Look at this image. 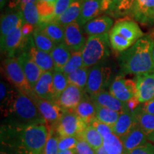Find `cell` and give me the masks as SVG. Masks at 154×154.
Segmentation results:
<instances>
[{"label": "cell", "instance_id": "1", "mask_svg": "<svg viewBox=\"0 0 154 154\" xmlns=\"http://www.w3.org/2000/svg\"><path fill=\"white\" fill-rule=\"evenodd\" d=\"M48 136L49 129L45 124L2 128V140H7L2 143H9L16 154H44Z\"/></svg>", "mask_w": 154, "mask_h": 154}, {"label": "cell", "instance_id": "2", "mask_svg": "<svg viewBox=\"0 0 154 154\" xmlns=\"http://www.w3.org/2000/svg\"><path fill=\"white\" fill-rule=\"evenodd\" d=\"M153 39L151 35L143 36L131 47L120 53L119 63L121 74L138 76L154 72L152 57Z\"/></svg>", "mask_w": 154, "mask_h": 154}, {"label": "cell", "instance_id": "3", "mask_svg": "<svg viewBox=\"0 0 154 154\" xmlns=\"http://www.w3.org/2000/svg\"><path fill=\"white\" fill-rule=\"evenodd\" d=\"M6 119H9L7 126L17 128H24L33 125H46L45 121L34 102L20 91H19Z\"/></svg>", "mask_w": 154, "mask_h": 154}, {"label": "cell", "instance_id": "4", "mask_svg": "<svg viewBox=\"0 0 154 154\" xmlns=\"http://www.w3.org/2000/svg\"><path fill=\"white\" fill-rule=\"evenodd\" d=\"M143 36L138 24L131 19H119L109 33L111 49L119 54L131 47Z\"/></svg>", "mask_w": 154, "mask_h": 154}, {"label": "cell", "instance_id": "5", "mask_svg": "<svg viewBox=\"0 0 154 154\" xmlns=\"http://www.w3.org/2000/svg\"><path fill=\"white\" fill-rule=\"evenodd\" d=\"M111 49L109 33L88 36L82 51L84 66L89 69L103 62L111 55Z\"/></svg>", "mask_w": 154, "mask_h": 154}, {"label": "cell", "instance_id": "6", "mask_svg": "<svg viewBox=\"0 0 154 154\" xmlns=\"http://www.w3.org/2000/svg\"><path fill=\"white\" fill-rule=\"evenodd\" d=\"M3 69L6 78L14 87L30 98L36 95L29 84L17 57H7L4 61Z\"/></svg>", "mask_w": 154, "mask_h": 154}, {"label": "cell", "instance_id": "7", "mask_svg": "<svg viewBox=\"0 0 154 154\" xmlns=\"http://www.w3.org/2000/svg\"><path fill=\"white\" fill-rule=\"evenodd\" d=\"M112 69L101 62L88 69L87 85L85 91L90 96L105 91L112 82Z\"/></svg>", "mask_w": 154, "mask_h": 154}, {"label": "cell", "instance_id": "8", "mask_svg": "<svg viewBox=\"0 0 154 154\" xmlns=\"http://www.w3.org/2000/svg\"><path fill=\"white\" fill-rule=\"evenodd\" d=\"M87 126L88 125L74 111H66L55 129L59 137L78 136Z\"/></svg>", "mask_w": 154, "mask_h": 154}, {"label": "cell", "instance_id": "9", "mask_svg": "<svg viewBox=\"0 0 154 154\" xmlns=\"http://www.w3.org/2000/svg\"><path fill=\"white\" fill-rule=\"evenodd\" d=\"M31 99L37 106L38 111L45 121L46 126H47L48 129L55 128L66 111L63 110L60 106L54 101L40 99L36 95Z\"/></svg>", "mask_w": 154, "mask_h": 154}, {"label": "cell", "instance_id": "10", "mask_svg": "<svg viewBox=\"0 0 154 154\" xmlns=\"http://www.w3.org/2000/svg\"><path fill=\"white\" fill-rule=\"evenodd\" d=\"M109 92L121 101L126 103L136 96V82L134 79H126L124 75H118L111 82Z\"/></svg>", "mask_w": 154, "mask_h": 154}, {"label": "cell", "instance_id": "11", "mask_svg": "<svg viewBox=\"0 0 154 154\" xmlns=\"http://www.w3.org/2000/svg\"><path fill=\"white\" fill-rule=\"evenodd\" d=\"M22 51L27 52L43 72H54L55 70V65L52 57L49 53L40 51L35 47L32 36L25 41Z\"/></svg>", "mask_w": 154, "mask_h": 154}, {"label": "cell", "instance_id": "12", "mask_svg": "<svg viewBox=\"0 0 154 154\" xmlns=\"http://www.w3.org/2000/svg\"><path fill=\"white\" fill-rule=\"evenodd\" d=\"M86 93L85 90L72 84H69L66 89L58 97L56 103L60 106L63 110L73 111L84 99Z\"/></svg>", "mask_w": 154, "mask_h": 154}, {"label": "cell", "instance_id": "13", "mask_svg": "<svg viewBox=\"0 0 154 154\" xmlns=\"http://www.w3.org/2000/svg\"><path fill=\"white\" fill-rule=\"evenodd\" d=\"M24 23H21L11 31L3 43L1 44V52L7 54V57H15L17 51L20 52L24 47V39L22 32V26Z\"/></svg>", "mask_w": 154, "mask_h": 154}, {"label": "cell", "instance_id": "14", "mask_svg": "<svg viewBox=\"0 0 154 154\" xmlns=\"http://www.w3.org/2000/svg\"><path fill=\"white\" fill-rule=\"evenodd\" d=\"M136 97L140 103L154 99V72L136 76Z\"/></svg>", "mask_w": 154, "mask_h": 154}, {"label": "cell", "instance_id": "15", "mask_svg": "<svg viewBox=\"0 0 154 154\" xmlns=\"http://www.w3.org/2000/svg\"><path fill=\"white\" fill-rule=\"evenodd\" d=\"M86 39L83 33L82 26L76 22L64 27V43L72 51H82Z\"/></svg>", "mask_w": 154, "mask_h": 154}, {"label": "cell", "instance_id": "16", "mask_svg": "<svg viewBox=\"0 0 154 154\" xmlns=\"http://www.w3.org/2000/svg\"><path fill=\"white\" fill-rule=\"evenodd\" d=\"M17 58L19 64L22 66L29 84L34 90V88L35 87L40 76L43 74V72L26 51H21Z\"/></svg>", "mask_w": 154, "mask_h": 154}, {"label": "cell", "instance_id": "17", "mask_svg": "<svg viewBox=\"0 0 154 154\" xmlns=\"http://www.w3.org/2000/svg\"><path fill=\"white\" fill-rule=\"evenodd\" d=\"M90 97L96 105L109 108L120 114L129 111L127 107L126 103L116 99L109 91H100L99 93L90 96Z\"/></svg>", "mask_w": 154, "mask_h": 154}, {"label": "cell", "instance_id": "18", "mask_svg": "<svg viewBox=\"0 0 154 154\" xmlns=\"http://www.w3.org/2000/svg\"><path fill=\"white\" fill-rule=\"evenodd\" d=\"M34 92L40 99L56 102L57 96L53 86V72H43L34 88Z\"/></svg>", "mask_w": 154, "mask_h": 154}, {"label": "cell", "instance_id": "19", "mask_svg": "<svg viewBox=\"0 0 154 154\" xmlns=\"http://www.w3.org/2000/svg\"><path fill=\"white\" fill-rule=\"evenodd\" d=\"M128 16L142 24H152L154 22V0H142L132 7Z\"/></svg>", "mask_w": 154, "mask_h": 154}, {"label": "cell", "instance_id": "20", "mask_svg": "<svg viewBox=\"0 0 154 154\" xmlns=\"http://www.w3.org/2000/svg\"><path fill=\"white\" fill-rule=\"evenodd\" d=\"M102 1L103 0H83L81 13L76 22L81 26H84L86 23L103 13Z\"/></svg>", "mask_w": 154, "mask_h": 154}, {"label": "cell", "instance_id": "21", "mask_svg": "<svg viewBox=\"0 0 154 154\" xmlns=\"http://www.w3.org/2000/svg\"><path fill=\"white\" fill-rule=\"evenodd\" d=\"M113 26V19L109 16L103 15L86 23L84 26V30L89 36L101 35L110 32Z\"/></svg>", "mask_w": 154, "mask_h": 154}, {"label": "cell", "instance_id": "22", "mask_svg": "<svg viewBox=\"0 0 154 154\" xmlns=\"http://www.w3.org/2000/svg\"><path fill=\"white\" fill-rule=\"evenodd\" d=\"M121 140L124 146V153L126 154L138 146L147 143L148 139L136 120V124L131 131L124 137L121 138Z\"/></svg>", "mask_w": 154, "mask_h": 154}, {"label": "cell", "instance_id": "23", "mask_svg": "<svg viewBox=\"0 0 154 154\" xmlns=\"http://www.w3.org/2000/svg\"><path fill=\"white\" fill-rule=\"evenodd\" d=\"M24 22V17L21 11H13L2 14L1 17V27H0V43L2 44L7 36L13 29Z\"/></svg>", "mask_w": 154, "mask_h": 154}, {"label": "cell", "instance_id": "24", "mask_svg": "<svg viewBox=\"0 0 154 154\" xmlns=\"http://www.w3.org/2000/svg\"><path fill=\"white\" fill-rule=\"evenodd\" d=\"M19 90L12 87L9 84L1 81L0 84V99H1V112L4 118L8 114L9 109L14 103Z\"/></svg>", "mask_w": 154, "mask_h": 154}, {"label": "cell", "instance_id": "25", "mask_svg": "<svg viewBox=\"0 0 154 154\" xmlns=\"http://www.w3.org/2000/svg\"><path fill=\"white\" fill-rule=\"evenodd\" d=\"M136 122V113L128 111L121 113L116 123L112 127L113 133L121 138L131 131Z\"/></svg>", "mask_w": 154, "mask_h": 154}, {"label": "cell", "instance_id": "26", "mask_svg": "<svg viewBox=\"0 0 154 154\" xmlns=\"http://www.w3.org/2000/svg\"><path fill=\"white\" fill-rule=\"evenodd\" d=\"M36 29L45 34L56 44L64 43V27L54 22L40 23Z\"/></svg>", "mask_w": 154, "mask_h": 154}, {"label": "cell", "instance_id": "27", "mask_svg": "<svg viewBox=\"0 0 154 154\" xmlns=\"http://www.w3.org/2000/svg\"><path fill=\"white\" fill-rule=\"evenodd\" d=\"M74 112L80 117L86 124L90 125L96 119V106L91 97L86 95L74 109Z\"/></svg>", "mask_w": 154, "mask_h": 154}, {"label": "cell", "instance_id": "28", "mask_svg": "<svg viewBox=\"0 0 154 154\" xmlns=\"http://www.w3.org/2000/svg\"><path fill=\"white\" fill-rule=\"evenodd\" d=\"M82 2L83 0H75L66 11L51 22H57L63 27L73 22H76L80 15Z\"/></svg>", "mask_w": 154, "mask_h": 154}, {"label": "cell", "instance_id": "29", "mask_svg": "<svg viewBox=\"0 0 154 154\" xmlns=\"http://www.w3.org/2000/svg\"><path fill=\"white\" fill-rule=\"evenodd\" d=\"M55 65V70H61L72 56V51L65 43L58 44L50 52Z\"/></svg>", "mask_w": 154, "mask_h": 154}, {"label": "cell", "instance_id": "30", "mask_svg": "<svg viewBox=\"0 0 154 154\" xmlns=\"http://www.w3.org/2000/svg\"><path fill=\"white\" fill-rule=\"evenodd\" d=\"M135 113L136 120L147 139L154 142V115L144 112L140 109Z\"/></svg>", "mask_w": 154, "mask_h": 154}, {"label": "cell", "instance_id": "31", "mask_svg": "<svg viewBox=\"0 0 154 154\" xmlns=\"http://www.w3.org/2000/svg\"><path fill=\"white\" fill-rule=\"evenodd\" d=\"M134 0H111V4L106 14L113 17L128 16Z\"/></svg>", "mask_w": 154, "mask_h": 154}, {"label": "cell", "instance_id": "32", "mask_svg": "<svg viewBox=\"0 0 154 154\" xmlns=\"http://www.w3.org/2000/svg\"><path fill=\"white\" fill-rule=\"evenodd\" d=\"M78 137L79 138L85 140L95 151L103 146V138L91 125H88L85 129L79 135Z\"/></svg>", "mask_w": 154, "mask_h": 154}, {"label": "cell", "instance_id": "33", "mask_svg": "<svg viewBox=\"0 0 154 154\" xmlns=\"http://www.w3.org/2000/svg\"><path fill=\"white\" fill-rule=\"evenodd\" d=\"M19 11H22L24 22L32 24L35 28L38 26L40 22V18L36 3L29 2L24 4L22 5Z\"/></svg>", "mask_w": 154, "mask_h": 154}, {"label": "cell", "instance_id": "34", "mask_svg": "<svg viewBox=\"0 0 154 154\" xmlns=\"http://www.w3.org/2000/svg\"><path fill=\"white\" fill-rule=\"evenodd\" d=\"M88 76V68L85 66L81 67L80 69L74 71L67 75V79L69 84H72L77 87L85 90L87 85Z\"/></svg>", "mask_w": 154, "mask_h": 154}, {"label": "cell", "instance_id": "35", "mask_svg": "<svg viewBox=\"0 0 154 154\" xmlns=\"http://www.w3.org/2000/svg\"><path fill=\"white\" fill-rule=\"evenodd\" d=\"M96 119L101 122L113 127L119 118L120 113L111 110L109 108L96 105Z\"/></svg>", "mask_w": 154, "mask_h": 154}, {"label": "cell", "instance_id": "36", "mask_svg": "<svg viewBox=\"0 0 154 154\" xmlns=\"http://www.w3.org/2000/svg\"><path fill=\"white\" fill-rule=\"evenodd\" d=\"M32 36H33L34 45L40 51L50 54L54 48L55 47V46L57 45L48 36L42 33L40 31L36 29V28L34 31Z\"/></svg>", "mask_w": 154, "mask_h": 154}, {"label": "cell", "instance_id": "37", "mask_svg": "<svg viewBox=\"0 0 154 154\" xmlns=\"http://www.w3.org/2000/svg\"><path fill=\"white\" fill-rule=\"evenodd\" d=\"M103 146L109 154H124V149L122 141L113 133L103 138Z\"/></svg>", "mask_w": 154, "mask_h": 154}, {"label": "cell", "instance_id": "38", "mask_svg": "<svg viewBox=\"0 0 154 154\" xmlns=\"http://www.w3.org/2000/svg\"><path fill=\"white\" fill-rule=\"evenodd\" d=\"M55 3L49 2H36V5L40 18L39 24L49 22L52 20L55 12Z\"/></svg>", "mask_w": 154, "mask_h": 154}, {"label": "cell", "instance_id": "39", "mask_svg": "<svg viewBox=\"0 0 154 154\" xmlns=\"http://www.w3.org/2000/svg\"><path fill=\"white\" fill-rule=\"evenodd\" d=\"M82 66H84V61H83L82 51H72V56L68 62L60 71L67 76Z\"/></svg>", "mask_w": 154, "mask_h": 154}, {"label": "cell", "instance_id": "40", "mask_svg": "<svg viewBox=\"0 0 154 154\" xmlns=\"http://www.w3.org/2000/svg\"><path fill=\"white\" fill-rule=\"evenodd\" d=\"M67 76L60 70H54L53 72V86L54 92L58 99L61 94L69 86ZM57 101V100H56Z\"/></svg>", "mask_w": 154, "mask_h": 154}, {"label": "cell", "instance_id": "41", "mask_svg": "<svg viewBox=\"0 0 154 154\" xmlns=\"http://www.w3.org/2000/svg\"><path fill=\"white\" fill-rule=\"evenodd\" d=\"M54 128H49V136L46 145L44 154H57L59 152L58 149V141H59V136L54 134Z\"/></svg>", "mask_w": 154, "mask_h": 154}, {"label": "cell", "instance_id": "42", "mask_svg": "<svg viewBox=\"0 0 154 154\" xmlns=\"http://www.w3.org/2000/svg\"><path fill=\"white\" fill-rule=\"evenodd\" d=\"M78 140V136L59 137V141H58V149H59V151L75 149Z\"/></svg>", "mask_w": 154, "mask_h": 154}, {"label": "cell", "instance_id": "43", "mask_svg": "<svg viewBox=\"0 0 154 154\" xmlns=\"http://www.w3.org/2000/svg\"><path fill=\"white\" fill-rule=\"evenodd\" d=\"M90 125L93 126L103 138L113 133L112 127L106 124H103V123L101 122L96 119H94Z\"/></svg>", "mask_w": 154, "mask_h": 154}, {"label": "cell", "instance_id": "44", "mask_svg": "<svg viewBox=\"0 0 154 154\" xmlns=\"http://www.w3.org/2000/svg\"><path fill=\"white\" fill-rule=\"evenodd\" d=\"M75 0H58L57 2L55 3V12L53 19L61 16L64 11H66V9L70 7V5Z\"/></svg>", "mask_w": 154, "mask_h": 154}, {"label": "cell", "instance_id": "45", "mask_svg": "<svg viewBox=\"0 0 154 154\" xmlns=\"http://www.w3.org/2000/svg\"><path fill=\"white\" fill-rule=\"evenodd\" d=\"M76 154H95V150L85 140L79 138L76 148Z\"/></svg>", "mask_w": 154, "mask_h": 154}, {"label": "cell", "instance_id": "46", "mask_svg": "<svg viewBox=\"0 0 154 154\" xmlns=\"http://www.w3.org/2000/svg\"><path fill=\"white\" fill-rule=\"evenodd\" d=\"M126 154H154V146L152 143L147 142L146 143L138 146Z\"/></svg>", "mask_w": 154, "mask_h": 154}, {"label": "cell", "instance_id": "47", "mask_svg": "<svg viewBox=\"0 0 154 154\" xmlns=\"http://www.w3.org/2000/svg\"><path fill=\"white\" fill-rule=\"evenodd\" d=\"M29 2L36 3V0H9L7 3V8L9 11L20 10L22 5Z\"/></svg>", "mask_w": 154, "mask_h": 154}, {"label": "cell", "instance_id": "48", "mask_svg": "<svg viewBox=\"0 0 154 154\" xmlns=\"http://www.w3.org/2000/svg\"><path fill=\"white\" fill-rule=\"evenodd\" d=\"M34 29H35V27H34V26H32V24H29L26 22H24V24H23L22 26V32L23 37H24V42L27 38L32 36Z\"/></svg>", "mask_w": 154, "mask_h": 154}, {"label": "cell", "instance_id": "49", "mask_svg": "<svg viewBox=\"0 0 154 154\" xmlns=\"http://www.w3.org/2000/svg\"><path fill=\"white\" fill-rule=\"evenodd\" d=\"M126 104L128 110L131 111L133 113H136V111L140 109L139 106L140 104V103L138 100L137 98L136 97V96H135L131 99H130L128 102H126Z\"/></svg>", "mask_w": 154, "mask_h": 154}, {"label": "cell", "instance_id": "50", "mask_svg": "<svg viewBox=\"0 0 154 154\" xmlns=\"http://www.w3.org/2000/svg\"><path fill=\"white\" fill-rule=\"evenodd\" d=\"M141 111L150 113V114L154 115V99L144 103L141 108Z\"/></svg>", "mask_w": 154, "mask_h": 154}, {"label": "cell", "instance_id": "51", "mask_svg": "<svg viewBox=\"0 0 154 154\" xmlns=\"http://www.w3.org/2000/svg\"><path fill=\"white\" fill-rule=\"evenodd\" d=\"M57 154H76V152L75 149H70L65 150V151H59Z\"/></svg>", "mask_w": 154, "mask_h": 154}, {"label": "cell", "instance_id": "52", "mask_svg": "<svg viewBox=\"0 0 154 154\" xmlns=\"http://www.w3.org/2000/svg\"><path fill=\"white\" fill-rule=\"evenodd\" d=\"M95 154H109V153H108V152L106 151L104 147L102 146L101 147L99 148V149L96 150Z\"/></svg>", "mask_w": 154, "mask_h": 154}, {"label": "cell", "instance_id": "53", "mask_svg": "<svg viewBox=\"0 0 154 154\" xmlns=\"http://www.w3.org/2000/svg\"><path fill=\"white\" fill-rule=\"evenodd\" d=\"M9 0H0V8H1V10H2L4 7H5V5L8 3Z\"/></svg>", "mask_w": 154, "mask_h": 154}, {"label": "cell", "instance_id": "54", "mask_svg": "<svg viewBox=\"0 0 154 154\" xmlns=\"http://www.w3.org/2000/svg\"><path fill=\"white\" fill-rule=\"evenodd\" d=\"M58 0H36V2H57Z\"/></svg>", "mask_w": 154, "mask_h": 154}, {"label": "cell", "instance_id": "55", "mask_svg": "<svg viewBox=\"0 0 154 154\" xmlns=\"http://www.w3.org/2000/svg\"><path fill=\"white\" fill-rule=\"evenodd\" d=\"M152 57H153V60L154 63V38L153 39V47H152Z\"/></svg>", "mask_w": 154, "mask_h": 154}, {"label": "cell", "instance_id": "56", "mask_svg": "<svg viewBox=\"0 0 154 154\" xmlns=\"http://www.w3.org/2000/svg\"><path fill=\"white\" fill-rule=\"evenodd\" d=\"M0 154H8V153H7L5 151H2V150H1V153H0Z\"/></svg>", "mask_w": 154, "mask_h": 154}]
</instances>
